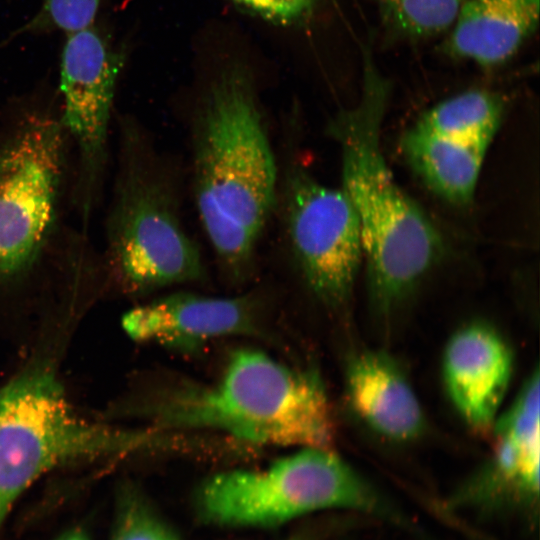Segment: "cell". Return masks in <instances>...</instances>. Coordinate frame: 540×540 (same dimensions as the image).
Returning <instances> with one entry per match:
<instances>
[{
	"instance_id": "cell-1",
	"label": "cell",
	"mask_w": 540,
	"mask_h": 540,
	"mask_svg": "<svg viewBox=\"0 0 540 540\" xmlns=\"http://www.w3.org/2000/svg\"><path fill=\"white\" fill-rule=\"evenodd\" d=\"M198 215L220 270L249 278L276 211L279 165L250 76L228 68L212 81L189 126Z\"/></svg>"
},
{
	"instance_id": "cell-2",
	"label": "cell",
	"mask_w": 540,
	"mask_h": 540,
	"mask_svg": "<svg viewBox=\"0 0 540 540\" xmlns=\"http://www.w3.org/2000/svg\"><path fill=\"white\" fill-rule=\"evenodd\" d=\"M390 86L363 54L358 103L327 127L341 151V189L356 214L374 312L388 318L436 262L441 238L420 207L401 189L380 139Z\"/></svg>"
},
{
	"instance_id": "cell-3",
	"label": "cell",
	"mask_w": 540,
	"mask_h": 540,
	"mask_svg": "<svg viewBox=\"0 0 540 540\" xmlns=\"http://www.w3.org/2000/svg\"><path fill=\"white\" fill-rule=\"evenodd\" d=\"M143 410L162 428L219 431L258 445L331 449L336 435L320 376L251 348L234 351L215 383L181 384Z\"/></svg>"
},
{
	"instance_id": "cell-4",
	"label": "cell",
	"mask_w": 540,
	"mask_h": 540,
	"mask_svg": "<svg viewBox=\"0 0 540 540\" xmlns=\"http://www.w3.org/2000/svg\"><path fill=\"white\" fill-rule=\"evenodd\" d=\"M180 183L143 128L122 120L106 221L105 265L129 293L204 280L199 247L181 218Z\"/></svg>"
},
{
	"instance_id": "cell-5",
	"label": "cell",
	"mask_w": 540,
	"mask_h": 540,
	"mask_svg": "<svg viewBox=\"0 0 540 540\" xmlns=\"http://www.w3.org/2000/svg\"><path fill=\"white\" fill-rule=\"evenodd\" d=\"M150 430L81 416L50 358L36 357L0 385V531L19 497L57 468L154 447Z\"/></svg>"
},
{
	"instance_id": "cell-6",
	"label": "cell",
	"mask_w": 540,
	"mask_h": 540,
	"mask_svg": "<svg viewBox=\"0 0 540 540\" xmlns=\"http://www.w3.org/2000/svg\"><path fill=\"white\" fill-rule=\"evenodd\" d=\"M8 112L0 129V292L27 280L48 250L69 139L47 90L22 96Z\"/></svg>"
},
{
	"instance_id": "cell-7",
	"label": "cell",
	"mask_w": 540,
	"mask_h": 540,
	"mask_svg": "<svg viewBox=\"0 0 540 540\" xmlns=\"http://www.w3.org/2000/svg\"><path fill=\"white\" fill-rule=\"evenodd\" d=\"M196 512L227 528H272L327 509L397 520L395 512L330 448L304 447L261 469L211 475L197 488Z\"/></svg>"
},
{
	"instance_id": "cell-8",
	"label": "cell",
	"mask_w": 540,
	"mask_h": 540,
	"mask_svg": "<svg viewBox=\"0 0 540 540\" xmlns=\"http://www.w3.org/2000/svg\"><path fill=\"white\" fill-rule=\"evenodd\" d=\"M276 209L289 254L308 289L327 308H345L363 259L359 223L345 193L290 159L279 166Z\"/></svg>"
},
{
	"instance_id": "cell-9",
	"label": "cell",
	"mask_w": 540,
	"mask_h": 540,
	"mask_svg": "<svg viewBox=\"0 0 540 540\" xmlns=\"http://www.w3.org/2000/svg\"><path fill=\"white\" fill-rule=\"evenodd\" d=\"M65 36L58 98L62 123L77 150L76 202L87 221L103 185L113 101L125 55L95 23Z\"/></svg>"
},
{
	"instance_id": "cell-10",
	"label": "cell",
	"mask_w": 540,
	"mask_h": 540,
	"mask_svg": "<svg viewBox=\"0 0 540 540\" xmlns=\"http://www.w3.org/2000/svg\"><path fill=\"white\" fill-rule=\"evenodd\" d=\"M122 327L134 341L193 352L220 337L255 333V301L177 292L131 309Z\"/></svg>"
},
{
	"instance_id": "cell-11",
	"label": "cell",
	"mask_w": 540,
	"mask_h": 540,
	"mask_svg": "<svg viewBox=\"0 0 540 540\" xmlns=\"http://www.w3.org/2000/svg\"><path fill=\"white\" fill-rule=\"evenodd\" d=\"M512 367L509 346L488 325L463 326L447 342L442 366L445 387L460 416L474 430L485 432L494 425Z\"/></svg>"
},
{
	"instance_id": "cell-12",
	"label": "cell",
	"mask_w": 540,
	"mask_h": 540,
	"mask_svg": "<svg viewBox=\"0 0 540 540\" xmlns=\"http://www.w3.org/2000/svg\"><path fill=\"white\" fill-rule=\"evenodd\" d=\"M347 400L375 433L395 442L418 438L426 426L421 404L400 364L381 350L352 356L345 372Z\"/></svg>"
},
{
	"instance_id": "cell-13",
	"label": "cell",
	"mask_w": 540,
	"mask_h": 540,
	"mask_svg": "<svg viewBox=\"0 0 540 540\" xmlns=\"http://www.w3.org/2000/svg\"><path fill=\"white\" fill-rule=\"evenodd\" d=\"M540 376L533 373L510 408L496 419L490 462L467 488L473 496L502 492L531 499L539 492Z\"/></svg>"
},
{
	"instance_id": "cell-14",
	"label": "cell",
	"mask_w": 540,
	"mask_h": 540,
	"mask_svg": "<svg viewBox=\"0 0 540 540\" xmlns=\"http://www.w3.org/2000/svg\"><path fill=\"white\" fill-rule=\"evenodd\" d=\"M540 0H465L446 51L491 68L509 60L537 29Z\"/></svg>"
},
{
	"instance_id": "cell-15",
	"label": "cell",
	"mask_w": 540,
	"mask_h": 540,
	"mask_svg": "<svg viewBox=\"0 0 540 540\" xmlns=\"http://www.w3.org/2000/svg\"><path fill=\"white\" fill-rule=\"evenodd\" d=\"M401 146L411 168L434 193L457 205L472 201L488 145L448 139L413 126Z\"/></svg>"
},
{
	"instance_id": "cell-16",
	"label": "cell",
	"mask_w": 540,
	"mask_h": 540,
	"mask_svg": "<svg viewBox=\"0 0 540 540\" xmlns=\"http://www.w3.org/2000/svg\"><path fill=\"white\" fill-rule=\"evenodd\" d=\"M504 107L498 94L471 89L439 102L414 126L448 139L489 146L499 128Z\"/></svg>"
},
{
	"instance_id": "cell-17",
	"label": "cell",
	"mask_w": 540,
	"mask_h": 540,
	"mask_svg": "<svg viewBox=\"0 0 540 540\" xmlns=\"http://www.w3.org/2000/svg\"><path fill=\"white\" fill-rule=\"evenodd\" d=\"M383 23L397 35L425 38L452 27L465 0H377Z\"/></svg>"
},
{
	"instance_id": "cell-18",
	"label": "cell",
	"mask_w": 540,
	"mask_h": 540,
	"mask_svg": "<svg viewBox=\"0 0 540 540\" xmlns=\"http://www.w3.org/2000/svg\"><path fill=\"white\" fill-rule=\"evenodd\" d=\"M103 0H42L36 13L5 41L23 34L60 31L65 35L82 30L96 21Z\"/></svg>"
},
{
	"instance_id": "cell-19",
	"label": "cell",
	"mask_w": 540,
	"mask_h": 540,
	"mask_svg": "<svg viewBox=\"0 0 540 540\" xmlns=\"http://www.w3.org/2000/svg\"><path fill=\"white\" fill-rule=\"evenodd\" d=\"M117 512L111 540H180L133 488L123 490Z\"/></svg>"
},
{
	"instance_id": "cell-20",
	"label": "cell",
	"mask_w": 540,
	"mask_h": 540,
	"mask_svg": "<svg viewBox=\"0 0 540 540\" xmlns=\"http://www.w3.org/2000/svg\"><path fill=\"white\" fill-rule=\"evenodd\" d=\"M277 23L287 24L307 16L317 0H232Z\"/></svg>"
},
{
	"instance_id": "cell-21",
	"label": "cell",
	"mask_w": 540,
	"mask_h": 540,
	"mask_svg": "<svg viewBox=\"0 0 540 540\" xmlns=\"http://www.w3.org/2000/svg\"><path fill=\"white\" fill-rule=\"evenodd\" d=\"M56 540H89V538L82 530L73 529L64 533Z\"/></svg>"
},
{
	"instance_id": "cell-22",
	"label": "cell",
	"mask_w": 540,
	"mask_h": 540,
	"mask_svg": "<svg viewBox=\"0 0 540 540\" xmlns=\"http://www.w3.org/2000/svg\"><path fill=\"white\" fill-rule=\"evenodd\" d=\"M285 540H302L300 537H290L288 539H285Z\"/></svg>"
}]
</instances>
